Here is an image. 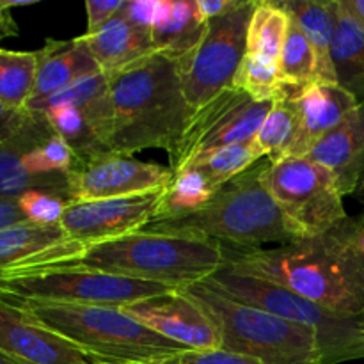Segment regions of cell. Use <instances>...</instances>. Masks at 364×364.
<instances>
[{
    "mask_svg": "<svg viewBox=\"0 0 364 364\" xmlns=\"http://www.w3.org/2000/svg\"><path fill=\"white\" fill-rule=\"evenodd\" d=\"M213 194L215 192L208 187L205 178L198 171L187 167L180 174H176L169 187L166 188L162 206L155 219H169V217H181L196 212L203 208Z\"/></svg>",
    "mask_w": 364,
    "mask_h": 364,
    "instance_id": "31",
    "label": "cell"
},
{
    "mask_svg": "<svg viewBox=\"0 0 364 364\" xmlns=\"http://www.w3.org/2000/svg\"><path fill=\"white\" fill-rule=\"evenodd\" d=\"M96 71H100L98 64L95 63L80 38L46 39L43 48L38 50V75L34 91L25 105V110L39 112L50 96L70 85L71 82Z\"/></svg>",
    "mask_w": 364,
    "mask_h": 364,
    "instance_id": "20",
    "label": "cell"
},
{
    "mask_svg": "<svg viewBox=\"0 0 364 364\" xmlns=\"http://www.w3.org/2000/svg\"><path fill=\"white\" fill-rule=\"evenodd\" d=\"M340 228L345 235V240L350 245L352 252L364 267V219L363 217H355V219L347 217V219L341 220Z\"/></svg>",
    "mask_w": 364,
    "mask_h": 364,
    "instance_id": "39",
    "label": "cell"
},
{
    "mask_svg": "<svg viewBox=\"0 0 364 364\" xmlns=\"http://www.w3.org/2000/svg\"><path fill=\"white\" fill-rule=\"evenodd\" d=\"M28 223L43 226H60V219L68 206V199L45 191H31L16 199Z\"/></svg>",
    "mask_w": 364,
    "mask_h": 364,
    "instance_id": "34",
    "label": "cell"
},
{
    "mask_svg": "<svg viewBox=\"0 0 364 364\" xmlns=\"http://www.w3.org/2000/svg\"><path fill=\"white\" fill-rule=\"evenodd\" d=\"M0 354L18 364H96L23 308L0 299Z\"/></svg>",
    "mask_w": 364,
    "mask_h": 364,
    "instance_id": "15",
    "label": "cell"
},
{
    "mask_svg": "<svg viewBox=\"0 0 364 364\" xmlns=\"http://www.w3.org/2000/svg\"><path fill=\"white\" fill-rule=\"evenodd\" d=\"M224 262V244L212 238L139 230L89 244L63 240L13 263L0 272V279L55 270H91L188 288L212 277Z\"/></svg>",
    "mask_w": 364,
    "mask_h": 364,
    "instance_id": "1",
    "label": "cell"
},
{
    "mask_svg": "<svg viewBox=\"0 0 364 364\" xmlns=\"http://www.w3.org/2000/svg\"><path fill=\"white\" fill-rule=\"evenodd\" d=\"M176 363V359H173V361H164V363H121V364H174ZM96 364H114V363H96Z\"/></svg>",
    "mask_w": 364,
    "mask_h": 364,
    "instance_id": "45",
    "label": "cell"
},
{
    "mask_svg": "<svg viewBox=\"0 0 364 364\" xmlns=\"http://www.w3.org/2000/svg\"><path fill=\"white\" fill-rule=\"evenodd\" d=\"M43 114L46 116L52 130L75 149L78 160L107 153V148L100 141L87 114L82 109L70 103H59L46 109Z\"/></svg>",
    "mask_w": 364,
    "mask_h": 364,
    "instance_id": "28",
    "label": "cell"
},
{
    "mask_svg": "<svg viewBox=\"0 0 364 364\" xmlns=\"http://www.w3.org/2000/svg\"><path fill=\"white\" fill-rule=\"evenodd\" d=\"M290 13L283 2H256L247 27V52L276 63L287 38Z\"/></svg>",
    "mask_w": 364,
    "mask_h": 364,
    "instance_id": "25",
    "label": "cell"
},
{
    "mask_svg": "<svg viewBox=\"0 0 364 364\" xmlns=\"http://www.w3.org/2000/svg\"><path fill=\"white\" fill-rule=\"evenodd\" d=\"M270 160L262 159L212 196L203 208L181 217L155 219L142 230L230 242L235 247L287 245L304 238L287 219L265 185Z\"/></svg>",
    "mask_w": 364,
    "mask_h": 364,
    "instance_id": "4",
    "label": "cell"
},
{
    "mask_svg": "<svg viewBox=\"0 0 364 364\" xmlns=\"http://www.w3.org/2000/svg\"><path fill=\"white\" fill-rule=\"evenodd\" d=\"M77 160L75 149L63 137L53 134L28 149L21 156V166L34 176H53V174L68 176L73 171Z\"/></svg>",
    "mask_w": 364,
    "mask_h": 364,
    "instance_id": "33",
    "label": "cell"
},
{
    "mask_svg": "<svg viewBox=\"0 0 364 364\" xmlns=\"http://www.w3.org/2000/svg\"><path fill=\"white\" fill-rule=\"evenodd\" d=\"M194 2L199 18L203 20V23H206L213 18L226 16V14L233 13L238 7L244 6L245 0H194Z\"/></svg>",
    "mask_w": 364,
    "mask_h": 364,
    "instance_id": "40",
    "label": "cell"
},
{
    "mask_svg": "<svg viewBox=\"0 0 364 364\" xmlns=\"http://www.w3.org/2000/svg\"><path fill=\"white\" fill-rule=\"evenodd\" d=\"M162 0H127L123 6V13L130 18L134 23L151 31L160 11Z\"/></svg>",
    "mask_w": 364,
    "mask_h": 364,
    "instance_id": "37",
    "label": "cell"
},
{
    "mask_svg": "<svg viewBox=\"0 0 364 364\" xmlns=\"http://www.w3.org/2000/svg\"><path fill=\"white\" fill-rule=\"evenodd\" d=\"M127 315L187 350L223 348V334L212 315L185 288L123 308Z\"/></svg>",
    "mask_w": 364,
    "mask_h": 364,
    "instance_id": "14",
    "label": "cell"
},
{
    "mask_svg": "<svg viewBox=\"0 0 364 364\" xmlns=\"http://www.w3.org/2000/svg\"><path fill=\"white\" fill-rule=\"evenodd\" d=\"M178 290L181 288L91 270H55L0 279V299L6 301H50L109 308H127Z\"/></svg>",
    "mask_w": 364,
    "mask_h": 364,
    "instance_id": "8",
    "label": "cell"
},
{
    "mask_svg": "<svg viewBox=\"0 0 364 364\" xmlns=\"http://www.w3.org/2000/svg\"><path fill=\"white\" fill-rule=\"evenodd\" d=\"M78 38L98 64L100 71L107 77H112L159 52L153 45L151 31L134 23L123 9L98 32Z\"/></svg>",
    "mask_w": 364,
    "mask_h": 364,
    "instance_id": "19",
    "label": "cell"
},
{
    "mask_svg": "<svg viewBox=\"0 0 364 364\" xmlns=\"http://www.w3.org/2000/svg\"><path fill=\"white\" fill-rule=\"evenodd\" d=\"M306 159L329 171L341 196L355 194L364 178V102L340 127L320 139Z\"/></svg>",
    "mask_w": 364,
    "mask_h": 364,
    "instance_id": "18",
    "label": "cell"
},
{
    "mask_svg": "<svg viewBox=\"0 0 364 364\" xmlns=\"http://www.w3.org/2000/svg\"><path fill=\"white\" fill-rule=\"evenodd\" d=\"M176 364H263L247 354L217 348V350H187L176 359Z\"/></svg>",
    "mask_w": 364,
    "mask_h": 364,
    "instance_id": "35",
    "label": "cell"
},
{
    "mask_svg": "<svg viewBox=\"0 0 364 364\" xmlns=\"http://www.w3.org/2000/svg\"><path fill=\"white\" fill-rule=\"evenodd\" d=\"M203 283L226 297L255 306L315 333L322 350V364L364 359V316L345 318L288 288L238 272L226 263Z\"/></svg>",
    "mask_w": 364,
    "mask_h": 364,
    "instance_id": "6",
    "label": "cell"
},
{
    "mask_svg": "<svg viewBox=\"0 0 364 364\" xmlns=\"http://www.w3.org/2000/svg\"><path fill=\"white\" fill-rule=\"evenodd\" d=\"M270 107L272 102H256L235 87L213 96L206 105L194 110L176 148L169 153L173 176L201 155L251 142Z\"/></svg>",
    "mask_w": 364,
    "mask_h": 364,
    "instance_id": "11",
    "label": "cell"
},
{
    "mask_svg": "<svg viewBox=\"0 0 364 364\" xmlns=\"http://www.w3.org/2000/svg\"><path fill=\"white\" fill-rule=\"evenodd\" d=\"M277 71H279V80L283 87L291 89V91H299L315 82L313 48L291 13L287 38H284L283 48H281L279 60H277Z\"/></svg>",
    "mask_w": 364,
    "mask_h": 364,
    "instance_id": "29",
    "label": "cell"
},
{
    "mask_svg": "<svg viewBox=\"0 0 364 364\" xmlns=\"http://www.w3.org/2000/svg\"><path fill=\"white\" fill-rule=\"evenodd\" d=\"M169 167L107 151L78 160L68 174V199L102 201L162 191L173 181Z\"/></svg>",
    "mask_w": 364,
    "mask_h": 364,
    "instance_id": "12",
    "label": "cell"
},
{
    "mask_svg": "<svg viewBox=\"0 0 364 364\" xmlns=\"http://www.w3.org/2000/svg\"><path fill=\"white\" fill-rule=\"evenodd\" d=\"M336 84L350 92L358 103L364 102V28L354 14L338 0L333 50Z\"/></svg>",
    "mask_w": 364,
    "mask_h": 364,
    "instance_id": "23",
    "label": "cell"
},
{
    "mask_svg": "<svg viewBox=\"0 0 364 364\" xmlns=\"http://www.w3.org/2000/svg\"><path fill=\"white\" fill-rule=\"evenodd\" d=\"M31 110H14L0 103V142L14 137L31 121Z\"/></svg>",
    "mask_w": 364,
    "mask_h": 364,
    "instance_id": "38",
    "label": "cell"
},
{
    "mask_svg": "<svg viewBox=\"0 0 364 364\" xmlns=\"http://www.w3.org/2000/svg\"><path fill=\"white\" fill-rule=\"evenodd\" d=\"M343 6L354 14L355 20L361 23V27L364 28V0H341Z\"/></svg>",
    "mask_w": 364,
    "mask_h": 364,
    "instance_id": "43",
    "label": "cell"
},
{
    "mask_svg": "<svg viewBox=\"0 0 364 364\" xmlns=\"http://www.w3.org/2000/svg\"><path fill=\"white\" fill-rule=\"evenodd\" d=\"M66 240L60 226H43L34 223H20L0 230V272L20 259L45 251Z\"/></svg>",
    "mask_w": 364,
    "mask_h": 364,
    "instance_id": "27",
    "label": "cell"
},
{
    "mask_svg": "<svg viewBox=\"0 0 364 364\" xmlns=\"http://www.w3.org/2000/svg\"><path fill=\"white\" fill-rule=\"evenodd\" d=\"M290 92L297 110V132L284 159L308 155L320 139L340 127L359 105L358 100L338 84L311 82L299 91L290 89Z\"/></svg>",
    "mask_w": 364,
    "mask_h": 364,
    "instance_id": "16",
    "label": "cell"
},
{
    "mask_svg": "<svg viewBox=\"0 0 364 364\" xmlns=\"http://www.w3.org/2000/svg\"><path fill=\"white\" fill-rule=\"evenodd\" d=\"M255 6L256 0H245L233 13L206 21L205 36L194 52L180 63L174 60L192 110L233 87L235 75L247 52V27Z\"/></svg>",
    "mask_w": 364,
    "mask_h": 364,
    "instance_id": "10",
    "label": "cell"
},
{
    "mask_svg": "<svg viewBox=\"0 0 364 364\" xmlns=\"http://www.w3.org/2000/svg\"><path fill=\"white\" fill-rule=\"evenodd\" d=\"M233 87L256 102H274L283 92L277 64L263 57L245 53L235 75Z\"/></svg>",
    "mask_w": 364,
    "mask_h": 364,
    "instance_id": "32",
    "label": "cell"
},
{
    "mask_svg": "<svg viewBox=\"0 0 364 364\" xmlns=\"http://www.w3.org/2000/svg\"><path fill=\"white\" fill-rule=\"evenodd\" d=\"M224 263L238 272L272 281L345 318L364 316V267L340 224L279 247H224Z\"/></svg>",
    "mask_w": 364,
    "mask_h": 364,
    "instance_id": "2",
    "label": "cell"
},
{
    "mask_svg": "<svg viewBox=\"0 0 364 364\" xmlns=\"http://www.w3.org/2000/svg\"><path fill=\"white\" fill-rule=\"evenodd\" d=\"M31 0L27 2H9V0H0V39L11 38V36L18 34V25L14 21L13 14H11V9L14 7H25L31 6Z\"/></svg>",
    "mask_w": 364,
    "mask_h": 364,
    "instance_id": "41",
    "label": "cell"
},
{
    "mask_svg": "<svg viewBox=\"0 0 364 364\" xmlns=\"http://www.w3.org/2000/svg\"><path fill=\"white\" fill-rule=\"evenodd\" d=\"M174 364H176V363H174Z\"/></svg>",
    "mask_w": 364,
    "mask_h": 364,
    "instance_id": "47",
    "label": "cell"
},
{
    "mask_svg": "<svg viewBox=\"0 0 364 364\" xmlns=\"http://www.w3.org/2000/svg\"><path fill=\"white\" fill-rule=\"evenodd\" d=\"M205 31L206 23L199 18L194 0H162L151 27L153 45L180 63L194 52Z\"/></svg>",
    "mask_w": 364,
    "mask_h": 364,
    "instance_id": "21",
    "label": "cell"
},
{
    "mask_svg": "<svg viewBox=\"0 0 364 364\" xmlns=\"http://www.w3.org/2000/svg\"><path fill=\"white\" fill-rule=\"evenodd\" d=\"M355 196H358V199L359 201L363 203L364 205V178L361 180V183H359V187H358V191H355ZM363 219H364V212H363Z\"/></svg>",
    "mask_w": 364,
    "mask_h": 364,
    "instance_id": "44",
    "label": "cell"
},
{
    "mask_svg": "<svg viewBox=\"0 0 364 364\" xmlns=\"http://www.w3.org/2000/svg\"><path fill=\"white\" fill-rule=\"evenodd\" d=\"M283 4L294 14L311 45L315 55V82L336 84L331 50L336 28L338 0H290Z\"/></svg>",
    "mask_w": 364,
    "mask_h": 364,
    "instance_id": "22",
    "label": "cell"
},
{
    "mask_svg": "<svg viewBox=\"0 0 364 364\" xmlns=\"http://www.w3.org/2000/svg\"><path fill=\"white\" fill-rule=\"evenodd\" d=\"M219 323L223 348L263 364H322L315 333L269 311L226 297L206 283L185 288Z\"/></svg>",
    "mask_w": 364,
    "mask_h": 364,
    "instance_id": "7",
    "label": "cell"
},
{
    "mask_svg": "<svg viewBox=\"0 0 364 364\" xmlns=\"http://www.w3.org/2000/svg\"><path fill=\"white\" fill-rule=\"evenodd\" d=\"M259 160H262V156L256 153L255 146L247 142V144L228 146V148L206 153V155L196 159L188 167L198 171L205 178L208 187L213 192H217L224 185L230 183L231 180L245 173L249 167H252Z\"/></svg>",
    "mask_w": 364,
    "mask_h": 364,
    "instance_id": "30",
    "label": "cell"
},
{
    "mask_svg": "<svg viewBox=\"0 0 364 364\" xmlns=\"http://www.w3.org/2000/svg\"><path fill=\"white\" fill-rule=\"evenodd\" d=\"M166 188L128 198L68 203L60 219L66 240L77 244L107 240L148 226L162 206Z\"/></svg>",
    "mask_w": 364,
    "mask_h": 364,
    "instance_id": "13",
    "label": "cell"
},
{
    "mask_svg": "<svg viewBox=\"0 0 364 364\" xmlns=\"http://www.w3.org/2000/svg\"><path fill=\"white\" fill-rule=\"evenodd\" d=\"M124 6V0H87V31L85 34H95L100 28L105 27Z\"/></svg>",
    "mask_w": 364,
    "mask_h": 364,
    "instance_id": "36",
    "label": "cell"
},
{
    "mask_svg": "<svg viewBox=\"0 0 364 364\" xmlns=\"http://www.w3.org/2000/svg\"><path fill=\"white\" fill-rule=\"evenodd\" d=\"M38 75V50L18 52L0 48V103L14 110H25L34 91Z\"/></svg>",
    "mask_w": 364,
    "mask_h": 364,
    "instance_id": "26",
    "label": "cell"
},
{
    "mask_svg": "<svg viewBox=\"0 0 364 364\" xmlns=\"http://www.w3.org/2000/svg\"><path fill=\"white\" fill-rule=\"evenodd\" d=\"M265 185L302 237L327 233L347 219L343 196L329 171L306 156L270 162Z\"/></svg>",
    "mask_w": 364,
    "mask_h": 364,
    "instance_id": "9",
    "label": "cell"
},
{
    "mask_svg": "<svg viewBox=\"0 0 364 364\" xmlns=\"http://www.w3.org/2000/svg\"><path fill=\"white\" fill-rule=\"evenodd\" d=\"M95 363H164L187 348L173 343L124 313L123 308L50 301H9Z\"/></svg>",
    "mask_w": 364,
    "mask_h": 364,
    "instance_id": "5",
    "label": "cell"
},
{
    "mask_svg": "<svg viewBox=\"0 0 364 364\" xmlns=\"http://www.w3.org/2000/svg\"><path fill=\"white\" fill-rule=\"evenodd\" d=\"M53 134L45 114L32 112L31 121L14 137L0 142V199H18L31 191L52 192L68 199V176H34L21 166V156Z\"/></svg>",
    "mask_w": 364,
    "mask_h": 364,
    "instance_id": "17",
    "label": "cell"
},
{
    "mask_svg": "<svg viewBox=\"0 0 364 364\" xmlns=\"http://www.w3.org/2000/svg\"><path fill=\"white\" fill-rule=\"evenodd\" d=\"M0 364H18L16 361H13V359H9L7 355L0 354Z\"/></svg>",
    "mask_w": 364,
    "mask_h": 364,
    "instance_id": "46",
    "label": "cell"
},
{
    "mask_svg": "<svg viewBox=\"0 0 364 364\" xmlns=\"http://www.w3.org/2000/svg\"><path fill=\"white\" fill-rule=\"evenodd\" d=\"M295 132H297V110L290 89H283V92L272 102V107L259 124L251 144L262 159L277 162L288 155Z\"/></svg>",
    "mask_w": 364,
    "mask_h": 364,
    "instance_id": "24",
    "label": "cell"
},
{
    "mask_svg": "<svg viewBox=\"0 0 364 364\" xmlns=\"http://www.w3.org/2000/svg\"><path fill=\"white\" fill-rule=\"evenodd\" d=\"M27 223L16 199H0V230L14 224Z\"/></svg>",
    "mask_w": 364,
    "mask_h": 364,
    "instance_id": "42",
    "label": "cell"
},
{
    "mask_svg": "<svg viewBox=\"0 0 364 364\" xmlns=\"http://www.w3.org/2000/svg\"><path fill=\"white\" fill-rule=\"evenodd\" d=\"M112 128L109 151L134 156L149 148H176L194 110L169 55L156 52L109 77Z\"/></svg>",
    "mask_w": 364,
    "mask_h": 364,
    "instance_id": "3",
    "label": "cell"
}]
</instances>
